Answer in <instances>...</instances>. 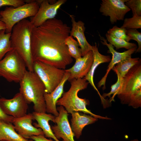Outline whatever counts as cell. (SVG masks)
<instances>
[{
  "instance_id": "1",
  "label": "cell",
  "mask_w": 141,
  "mask_h": 141,
  "mask_svg": "<svg viewBox=\"0 0 141 141\" xmlns=\"http://www.w3.org/2000/svg\"><path fill=\"white\" fill-rule=\"evenodd\" d=\"M70 31L66 24L55 18L39 26L34 27L31 42L34 62H40L64 69L73 61L65 42Z\"/></svg>"
},
{
  "instance_id": "2",
  "label": "cell",
  "mask_w": 141,
  "mask_h": 141,
  "mask_svg": "<svg viewBox=\"0 0 141 141\" xmlns=\"http://www.w3.org/2000/svg\"><path fill=\"white\" fill-rule=\"evenodd\" d=\"M34 26L30 20L24 19L13 27L10 37L11 46L25 62L28 70L33 72L31 51L32 33Z\"/></svg>"
},
{
  "instance_id": "3",
  "label": "cell",
  "mask_w": 141,
  "mask_h": 141,
  "mask_svg": "<svg viewBox=\"0 0 141 141\" xmlns=\"http://www.w3.org/2000/svg\"><path fill=\"white\" fill-rule=\"evenodd\" d=\"M71 86L67 92L63 93L62 96L57 101L56 105L63 106L68 113L71 114L75 111H81L90 114L96 118L109 120L110 118L95 114L86 107L89 104V101L85 98L82 99L78 96V92L86 89L89 84L84 78L74 79L70 81Z\"/></svg>"
},
{
  "instance_id": "4",
  "label": "cell",
  "mask_w": 141,
  "mask_h": 141,
  "mask_svg": "<svg viewBox=\"0 0 141 141\" xmlns=\"http://www.w3.org/2000/svg\"><path fill=\"white\" fill-rule=\"evenodd\" d=\"M19 84V92L28 104L33 103L34 111L46 113L44 96L45 88L37 75L33 72L27 70Z\"/></svg>"
},
{
  "instance_id": "5",
  "label": "cell",
  "mask_w": 141,
  "mask_h": 141,
  "mask_svg": "<svg viewBox=\"0 0 141 141\" xmlns=\"http://www.w3.org/2000/svg\"><path fill=\"white\" fill-rule=\"evenodd\" d=\"M26 3L14 7H7L0 11L2 21L6 26L5 32H11L13 27L17 23L29 17L34 16L39 7L37 1L25 0Z\"/></svg>"
},
{
  "instance_id": "6",
  "label": "cell",
  "mask_w": 141,
  "mask_h": 141,
  "mask_svg": "<svg viewBox=\"0 0 141 141\" xmlns=\"http://www.w3.org/2000/svg\"><path fill=\"white\" fill-rule=\"evenodd\" d=\"M26 68L23 59L13 49L0 61V76L9 82L19 83L27 70Z\"/></svg>"
},
{
  "instance_id": "7",
  "label": "cell",
  "mask_w": 141,
  "mask_h": 141,
  "mask_svg": "<svg viewBox=\"0 0 141 141\" xmlns=\"http://www.w3.org/2000/svg\"><path fill=\"white\" fill-rule=\"evenodd\" d=\"M141 60L123 78L121 89L117 95L121 103L129 104L135 96L141 93Z\"/></svg>"
},
{
  "instance_id": "8",
  "label": "cell",
  "mask_w": 141,
  "mask_h": 141,
  "mask_svg": "<svg viewBox=\"0 0 141 141\" xmlns=\"http://www.w3.org/2000/svg\"><path fill=\"white\" fill-rule=\"evenodd\" d=\"M33 72L44 84L45 92L50 93L59 85L65 72L64 69L39 61H34Z\"/></svg>"
},
{
  "instance_id": "9",
  "label": "cell",
  "mask_w": 141,
  "mask_h": 141,
  "mask_svg": "<svg viewBox=\"0 0 141 141\" xmlns=\"http://www.w3.org/2000/svg\"><path fill=\"white\" fill-rule=\"evenodd\" d=\"M127 0H102L99 11L102 14L109 17L114 24L118 21L123 20L126 14L131 10L125 4Z\"/></svg>"
},
{
  "instance_id": "10",
  "label": "cell",
  "mask_w": 141,
  "mask_h": 141,
  "mask_svg": "<svg viewBox=\"0 0 141 141\" xmlns=\"http://www.w3.org/2000/svg\"><path fill=\"white\" fill-rule=\"evenodd\" d=\"M0 106L4 113L15 118L26 115L28 108V103L19 92L10 99L0 98Z\"/></svg>"
},
{
  "instance_id": "11",
  "label": "cell",
  "mask_w": 141,
  "mask_h": 141,
  "mask_svg": "<svg viewBox=\"0 0 141 141\" xmlns=\"http://www.w3.org/2000/svg\"><path fill=\"white\" fill-rule=\"evenodd\" d=\"M37 1L40 5L39 9L30 20L36 27L40 26L48 20L55 18L58 10L66 0H59L53 3L47 0Z\"/></svg>"
},
{
  "instance_id": "12",
  "label": "cell",
  "mask_w": 141,
  "mask_h": 141,
  "mask_svg": "<svg viewBox=\"0 0 141 141\" xmlns=\"http://www.w3.org/2000/svg\"><path fill=\"white\" fill-rule=\"evenodd\" d=\"M57 109L59 114L55 116L53 122L56 125L51 127L55 136L58 140L62 138L63 141H75L74 135L68 120V112L62 106Z\"/></svg>"
},
{
  "instance_id": "13",
  "label": "cell",
  "mask_w": 141,
  "mask_h": 141,
  "mask_svg": "<svg viewBox=\"0 0 141 141\" xmlns=\"http://www.w3.org/2000/svg\"><path fill=\"white\" fill-rule=\"evenodd\" d=\"M34 120L32 114L29 113L21 118H14L12 123L18 133L25 138L29 139L33 136L44 135L41 128H37L32 125Z\"/></svg>"
},
{
  "instance_id": "14",
  "label": "cell",
  "mask_w": 141,
  "mask_h": 141,
  "mask_svg": "<svg viewBox=\"0 0 141 141\" xmlns=\"http://www.w3.org/2000/svg\"><path fill=\"white\" fill-rule=\"evenodd\" d=\"M101 40V42L103 45L106 46L108 49L107 52L112 54V58L107 70L106 72L104 75L97 84V86L99 88L103 86V90L106 88L105 83L107 76L110 70L118 63L122 60L128 57H131L132 55L136 51L137 48H133L127 50L123 52H117L114 49V47L110 43L108 44L107 40L99 34Z\"/></svg>"
},
{
  "instance_id": "15",
  "label": "cell",
  "mask_w": 141,
  "mask_h": 141,
  "mask_svg": "<svg viewBox=\"0 0 141 141\" xmlns=\"http://www.w3.org/2000/svg\"><path fill=\"white\" fill-rule=\"evenodd\" d=\"M75 60V63L72 67L64 70L70 74L68 80L69 82L74 79L83 78L87 74L93 61L92 51H89L84 56Z\"/></svg>"
},
{
  "instance_id": "16",
  "label": "cell",
  "mask_w": 141,
  "mask_h": 141,
  "mask_svg": "<svg viewBox=\"0 0 141 141\" xmlns=\"http://www.w3.org/2000/svg\"><path fill=\"white\" fill-rule=\"evenodd\" d=\"M92 51L93 53V61L90 70L84 78L90 83L97 92L101 99L103 106L107 105L108 101L103 97L94 83L93 77L94 73L97 67L101 64L110 62V57L109 55H103L99 53L96 43L92 46Z\"/></svg>"
},
{
  "instance_id": "17",
  "label": "cell",
  "mask_w": 141,
  "mask_h": 141,
  "mask_svg": "<svg viewBox=\"0 0 141 141\" xmlns=\"http://www.w3.org/2000/svg\"><path fill=\"white\" fill-rule=\"evenodd\" d=\"M69 75V72H65L62 81L55 89L50 93L45 92L44 93L46 111L55 116H58L59 114L56 108L57 102L61 97L63 93L64 84L68 80Z\"/></svg>"
},
{
  "instance_id": "18",
  "label": "cell",
  "mask_w": 141,
  "mask_h": 141,
  "mask_svg": "<svg viewBox=\"0 0 141 141\" xmlns=\"http://www.w3.org/2000/svg\"><path fill=\"white\" fill-rule=\"evenodd\" d=\"M72 23V28L70 31V36L77 39L81 51L82 56H83L89 51H92V46L88 42L85 35V24L81 20L76 21L74 16L70 15Z\"/></svg>"
},
{
  "instance_id": "19",
  "label": "cell",
  "mask_w": 141,
  "mask_h": 141,
  "mask_svg": "<svg viewBox=\"0 0 141 141\" xmlns=\"http://www.w3.org/2000/svg\"><path fill=\"white\" fill-rule=\"evenodd\" d=\"M71 114V128L77 139L81 136L82 130L86 126L94 123L98 120L91 115L80 114L78 111L74 112Z\"/></svg>"
},
{
  "instance_id": "20",
  "label": "cell",
  "mask_w": 141,
  "mask_h": 141,
  "mask_svg": "<svg viewBox=\"0 0 141 141\" xmlns=\"http://www.w3.org/2000/svg\"><path fill=\"white\" fill-rule=\"evenodd\" d=\"M32 114L34 120L37 122L34 124V127L41 128L46 137L52 138L55 141H60L55 136L49 123V121L53 122L55 116L51 114H47L46 113L34 111Z\"/></svg>"
},
{
  "instance_id": "21",
  "label": "cell",
  "mask_w": 141,
  "mask_h": 141,
  "mask_svg": "<svg viewBox=\"0 0 141 141\" xmlns=\"http://www.w3.org/2000/svg\"><path fill=\"white\" fill-rule=\"evenodd\" d=\"M15 130L12 123L0 120V141H33L22 137Z\"/></svg>"
},
{
  "instance_id": "22",
  "label": "cell",
  "mask_w": 141,
  "mask_h": 141,
  "mask_svg": "<svg viewBox=\"0 0 141 141\" xmlns=\"http://www.w3.org/2000/svg\"><path fill=\"white\" fill-rule=\"evenodd\" d=\"M140 60L139 57L127 58L118 63L112 70L116 74L124 78L131 68L137 64Z\"/></svg>"
},
{
  "instance_id": "23",
  "label": "cell",
  "mask_w": 141,
  "mask_h": 141,
  "mask_svg": "<svg viewBox=\"0 0 141 141\" xmlns=\"http://www.w3.org/2000/svg\"><path fill=\"white\" fill-rule=\"evenodd\" d=\"M11 34V32L6 33L5 30L0 31V61L13 49L10 40Z\"/></svg>"
},
{
  "instance_id": "24",
  "label": "cell",
  "mask_w": 141,
  "mask_h": 141,
  "mask_svg": "<svg viewBox=\"0 0 141 141\" xmlns=\"http://www.w3.org/2000/svg\"><path fill=\"white\" fill-rule=\"evenodd\" d=\"M65 42L67 47L69 54L71 57L76 60L82 57L81 51L80 48H79L78 43L73 37L69 36L66 39Z\"/></svg>"
},
{
  "instance_id": "25",
  "label": "cell",
  "mask_w": 141,
  "mask_h": 141,
  "mask_svg": "<svg viewBox=\"0 0 141 141\" xmlns=\"http://www.w3.org/2000/svg\"><path fill=\"white\" fill-rule=\"evenodd\" d=\"M106 40L116 50L121 48H125L128 50L134 48H137L136 44L134 43H130L126 41L123 39L112 37L108 35L105 34Z\"/></svg>"
},
{
  "instance_id": "26",
  "label": "cell",
  "mask_w": 141,
  "mask_h": 141,
  "mask_svg": "<svg viewBox=\"0 0 141 141\" xmlns=\"http://www.w3.org/2000/svg\"><path fill=\"white\" fill-rule=\"evenodd\" d=\"M117 80L115 83L111 86L110 91L107 93H104L102 96L103 97L104 99L106 97L110 98L109 101L110 103L112 101H114V97L119 93L122 88L123 78L121 77L118 74H117Z\"/></svg>"
},
{
  "instance_id": "27",
  "label": "cell",
  "mask_w": 141,
  "mask_h": 141,
  "mask_svg": "<svg viewBox=\"0 0 141 141\" xmlns=\"http://www.w3.org/2000/svg\"><path fill=\"white\" fill-rule=\"evenodd\" d=\"M126 30L125 28L114 26L108 30L107 33L112 37L121 39L129 42L131 39L127 34Z\"/></svg>"
},
{
  "instance_id": "28",
  "label": "cell",
  "mask_w": 141,
  "mask_h": 141,
  "mask_svg": "<svg viewBox=\"0 0 141 141\" xmlns=\"http://www.w3.org/2000/svg\"><path fill=\"white\" fill-rule=\"evenodd\" d=\"M121 27L126 30L141 28V16L134 15L131 18H125Z\"/></svg>"
},
{
  "instance_id": "29",
  "label": "cell",
  "mask_w": 141,
  "mask_h": 141,
  "mask_svg": "<svg viewBox=\"0 0 141 141\" xmlns=\"http://www.w3.org/2000/svg\"><path fill=\"white\" fill-rule=\"evenodd\" d=\"M125 4L131 10L133 16H141V0H127Z\"/></svg>"
},
{
  "instance_id": "30",
  "label": "cell",
  "mask_w": 141,
  "mask_h": 141,
  "mask_svg": "<svg viewBox=\"0 0 141 141\" xmlns=\"http://www.w3.org/2000/svg\"><path fill=\"white\" fill-rule=\"evenodd\" d=\"M126 33L131 38V39L135 40L138 43V47L136 52H140L141 51V33L136 29H131L127 30Z\"/></svg>"
},
{
  "instance_id": "31",
  "label": "cell",
  "mask_w": 141,
  "mask_h": 141,
  "mask_svg": "<svg viewBox=\"0 0 141 141\" xmlns=\"http://www.w3.org/2000/svg\"><path fill=\"white\" fill-rule=\"evenodd\" d=\"M26 3L23 0H0V8L5 6L19 7Z\"/></svg>"
},
{
  "instance_id": "32",
  "label": "cell",
  "mask_w": 141,
  "mask_h": 141,
  "mask_svg": "<svg viewBox=\"0 0 141 141\" xmlns=\"http://www.w3.org/2000/svg\"><path fill=\"white\" fill-rule=\"evenodd\" d=\"M14 118V117L4 113L0 106V120L12 123Z\"/></svg>"
},
{
  "instance_id": "33",
  "label": "cell",
  "mask_w": 141,
  "mask_h": 141,
  "mask_svg": "<svg viewBox=\"0 0 141 141\" xmlns=\"http://www.w3.org/2000/svg\"><path fill=\"white\" fill-rule=\"evenodd\" d=\"M29 139L33 141H54L51 138L47 139L44 135H43L32 136Z\"/></svg>"
},
{
  "instance_id": "34",
  "label": "cell",
  "mask_w": 141,
  "mask_h": 141,
  "mask_svg": "<svg viewBox=\"0 0 141 141\" xmlns=\"http://www.w3.org/2000/svg\"><path fill=\"white\" fill-rule=\"evenodd\" d=\"M6 30V26L4 23L2 21L0 15V31Z\"/></svg>"
},
{
  "instance_id": "35",
  "label": "cell",
  "mask_w": 141,
  "mask_h": 141,
  "mask_svg": "<svg viewBox=\"0 0 141 141\" xmlns=\"http://www.w3.org/2000/svg\"><path fill=\"white\" fill-rule=\"evenodd\" d=\"M131 141H139V140L137 139H135L132 140Z\"/></svg>"
},
{
  "instance_id": "36",
  "label": "cell",
  "mask_w": 141,
  "mask_h": 141,
  "mask_svg": "<svg viewBox=\"0 0 141 141\" xmlns=\"http://www.w3.org/2000/svg\"><path fill=\"white\" fill-rule=\"evenodd\" d=\"M4 141V140H2V141Z\"/></svg>"
}]
</instances>
